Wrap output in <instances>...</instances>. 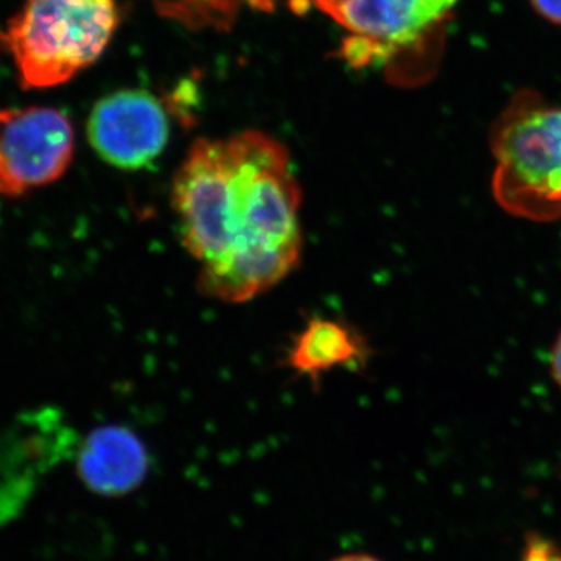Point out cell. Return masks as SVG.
<instances>
[{
	"mask_svg": "<svg viewBox=\"0 0 561 561\" xmlns=\"http://www.w3.org/2000/svg\"><path fill=\"white\" fill-rule=\"evenodd\" d=\"M551 375L553 381H556L557 386H559L561 390V332L559 337L556 339V342H553L552 346Z\"/></svg>",
	"mask_w": 561,
	"mask_h": 561,
	"instance_id": "obj_11",
	"label": "cell"
},
{
	"mask_svg": "<svg viewBox=\"0 0 561 561\" xmlns=\"http://www.w3.org/2000/svg\"><path fill=\"white\" fill-rule=\"evenodd\" d=\"M494 201L531 221L561 217V106L507 114L491 138Z\"/></svg>",
	"mask_w": 561,
	"mask_h": 561,
	"instance_id": "obj_3",
	"label": "cell"
},
{
	"mask_svg": "<svg viewBox=\"0 0 561 561\" xmlns=\"http://www.w3.org/2000/svg\"><path fill=\"white\" fill-rule=\"evenodd\" d=\"M371 348L356 328L332 319H311L287 350L286 364L297 375L317 382L321 375L337 368L362 371Z\"/></svg>",
	"mask_w": 561,
	"mask_h": 561,
	"instance_id": "obj_9",
	"label": "cell"
},
{
	"mask_svg": "<svg viewBox=\"0 0 561 561\" xmlns=\"http://www.w3.org/2000/svg\"><path fill=\"white\" fill-rule=\"evenodd\" d=\"M328 561H383L379 559V557L373 556V553L368 552H345L341 553V556L332 557L331 560Z\"/></svg>",
	"mask_w": 561,
	"mask_h": 561,
	"instance_id": "obj_12",
	"label": "cell"
},
{
	"mask_svg": "<svg viewBox=\"0 0 561 561\" xmlns=\"http://www.w3.org/2000/svg\"><path fill=\"white\" fill-rule=\"evenodd\" d=\"M350 32L343 54L367 65L411 47L448 18L459 0H312Z\"/></svg>",
	"mask_w": 561,
	"mask_h": 561,
	"instance_id": "obj_6",
	"label": "cell"
},
{
	"mask_svg": "<svg viewBox=\"0 0 561 561\" xmlns=\"http://www.w3.org/2000/svg\"><path fill=\"white\" fill-rule=\"evenodd\" d=\"M77 470L88 489L105 497H121L138 490L150 471V456L142 440L124 426L92 431L80 448Z\"/></svg>",
	"mask_w": 561,
	"mask_h": 561,
	"instance_id": "obj_8",
	"label": "cell"
},
{
	"mask_svg": "<svg viewBox=\"0 0 561 561\" xmlns=\"http://www.w3.org/2000/svg\"><path fill=\"white\" fill-rule=\"evenodd\" d=\"M117 24L114 0H25L0 38L22 88L44 90L98 61Z\"/></svg>",
	"mask_w": 561,
	"mask_h": 561,
	"instance_id": "obj_2",
	"label": "cell"
},
{
	"mask_svg": "<svg viewBox=\"0 0 561 561\" xmlns=\"http://www.w3.org/2000/svg\"><path fill=\"white\" fill-rule=\"evenodd\" d=\"M171 124L149 91L122 90L95 103L88 121L92 149L113 168L139 171L164 151Z\"/></svg>",
	"mask_w": 561,
	"mask_h": 561,
	"instance_id": "obj_7",
	"label": "cell"
},
{
	"mask_svg": "<svg viewBox=\"0 0 561 561\" xmlns=\"http://www.w3.org/2000/svg\"><path fill=\"white\" fill-rule=\"evenodd\" d=\"M227 144L232 169L230 251L219 267L198 273V290L236 305L272 289L297 268L301 190L279 140L249 130Z\"/></svg>",
	"mask_w": 561,
	"mask_h": 561,
	"instance_id": "obj_1",
	"label": "cell"
},
{
	"mask_svg": "<svg viewBox=\"0 0 561 561\" xmlns=\"http://www.w3.org/2000/svg\"><path fill=\"white\" fill-rule=\"evenodd\" d=\"M530 2L545 20L561 25V0H530Z\"/></svg>",
	"mask_w": 561,
	"mask_h": 561,
	"instance_id": "obj_10",
	"label": "cell"
},
{
	"mask_svg": "<svg viewBox=\"0 0 561 561\" xmlns=\"http://www.w3.org/2000/svg\"><path fill=\"white\" fill-rule=\"evenodd\" d=\"M72 124L60 110H0V195H21L65 175L73 157Z\"/></svg>",
	"mask_w": 561,
	"mask_h": 561,
	"instance_id": "obj_5",
	"label": "cell"
},
{
	"mask_svg": "<svg viewBox=\"0 0 561 561\" xmlns=\"http://www.w3.org/2000/svg\"><path fill=\"white\" fill-rule=\"evenodd\" d=\"M231 192L227 139L195 140L173 179L172 206L181 242L201 264V272L214 271L227 260Z\"/></svg>",
	"mask_w": 561,
	"mask_h": 561,
	"instance_id": "obj_4",
	"label": "cell"
}]
</instances>
